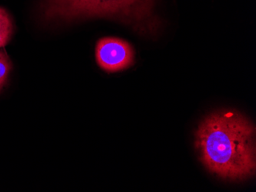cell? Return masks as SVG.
<instances>
[{
    "mask_svg": "<svg viewBox=\"0 0 256 192\" xmlns=\"http://www.w3.org/2000/svg\"><path fill=\"white\" fill-rule=\"evenodd\" d=\"M200 159L212 174L240 182L256 173V128L236 110H222L204 119L196 133Z\"/></svg>",
    "mask_w": 256,
    "mask_h": 192,
    "instance_id": "6da1fadb",
    "label": "cell"
},
{
    "mask_svg": "<svg viewBox=\"0 0 256 192\" xmlns=\"http://www.w3.org/2000/svg\"><path fill=\"white\" fill-rule=\"evenodd\" d=\"M14 25L11 17L4 8L0 7V48L5 46L11 39Z\"/></svg>",
    "mask_w": 256,
    "mask_h": 192,
    "instance_id": "277c9868",
    "label": "cell"
},
{
    "mask_svg": "<svg viewBox=\"0 0 256 192\" xmlns=\"http://www.w3.org/2000/svg\"><path fill=\"white\" fill-rule=\"evenodd\" d=\"M154 0H42L41 13L46 21H70L80 18H116L140 33H153L158 26Z\"/></svg>",
    "mask_w": 256,
    "mask_h": 192,
    "instance_id": "7a4b0ae2",
    "label": "cell"
},
{
    "mask_svg": "<svg viewBox=\"0 0 256 192\" xmlns=\"http://www.w3.org/2000/svg\"><path fill=\"white\" fill-rule=\"evenodd\" d=\"M12 70V63L8 55L4 51H0V91L4 88Z\"/></svg>",
    "mask_w": 256,
    "mask_h": 192,
    "instance_id": "5b68a950",
    "label": "cell"
},
{
    "mask_svg": "<svg viewBox=\"0 0 256 192\" xmlns=\"http://www.w3.org/2000/svg\"><path fill=\"white\" fill-rule=\"evenodd\" d=\"M96 54L99 67L107 72L123 71L134 62V51L132 45L120 38L99 40Z\"/></svg>",
    "mask_w": 256,
    "mask_h": 192,
    "instance_id": "3957f363",
    "label": "cell"
}]
</instances>
